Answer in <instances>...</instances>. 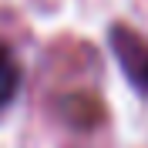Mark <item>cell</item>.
<instances>
[{
	"instance_id": "obj_1",
	"label": "cell",
	"mask_w": 148,
	"mask_h": 148,
	"mask_svg": "<svg viewBox=\"0 0 148 148\" xmlns=\"http://www.w3.org/2000/svg\"><path fill=\"white\" fill-rule=\"evenodd\" d=\"M108 44L118 57L125 77L131 81V88L141 94H148V44L141 37H135L125 27H111L108 30Z\"/></svg>"
},
{
	"instance_id": "obj_2",
	"label": "cell",
	"mask_w": 148,
	"mask_h": 148,
	"mask_svg": "<svg viewBox=\"0 0 148 148\" xmlns=\"http://www.w3.org/2000/svg\"><path fill=\"white\" fill-rule=\"evenodd\" d=\"M20 64L17 57H14V51H10L7 44H0V114L14 104V98H17L20 91Z\"/></svg>"
}]
</instances>
